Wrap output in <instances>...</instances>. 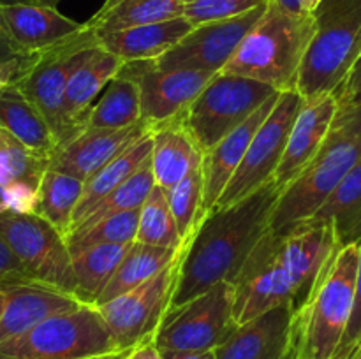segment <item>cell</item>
Wrapping results in <instances>:
<instances>
[{"label":"cell","mask_w":361,"mask_h":359,"mask_svg":"<svg viewBox=\"0 0 361 359\" xmlns=\"http://www.w3.org/2000/svg\"><path fill=\"white\" fill-rule=\"evenodd\" d=\"M123 359H164V354L155 344V338H152V340L143 341V344L136 345L129 352H126Z\"/></svg>","instance_id":"ee69618b"},{"label":"cell","mask_w":361,"mask_h":359,"mask_svg":"<svg viewBox=\"0 0 361 359\" xmlns=\"http://www.w3.org/2000/svg\"><path fill=\"white\" fill-rule=\"evenodd\" d=\"M97 44L95 34L85 25L83 32L69 41L46 51L34 53L25 73L14 83L48 120L59 146L80 134L67 120L63 97L69 77L94 53Z\"/></svg>","instance_id":"ba28073f"},{"label":"cell","mask_w":361,"mask_h":359,"mask_svg":"<svg viewBox=\"0 0 361 359\" xmlns=\"http://www.w3.org/2000/svg\"><path fill=\"white\" fill-rule=\"evenodd\" d=\"M25 56L30 55H25V53L7 37L6 32L0 27V62H11V60H20L25 58Z\"/></svg>","instance_id":"f6af8a7d"},{"label":"cell","mask_w":361,"mask_h":359,"mask_svg":"<svg viewBox=\"0 0 361 359\" xmlns=\"http://www.w3.org/2000/svg\"><path fill=\"white\" fill-rule=\"evenodd\" d=\"M361 245L334 253L293 315L289 359H337L356 303Z\"/></svg>","instance_id":"7a4b0ae2"},{"label":"cell","mask_w":361,"mask_h":359,"mask_svg":"<svg viewBox=\"0 0 361 359\" xmlns=\"http://www.w3.org/2000/svg\"><path fill=\"white\" fill-rule=\"evenodd\" d=\"M136 241L162 248L183 246L166 189L155 185L140 210Z\"/></svg>","instance_id":"d6a6232c"},{"label":"cell","mask_w":361,"mask_h":359,"mask_svg":"<svg viewBox=\"0 0 361 359\" xmlns=\"http://www.w3.org/2000/svg\"><path fill=\"white\" fill-rule=\"evenodd\" d=\"M166 192H168L169 204H171L180 236H182V243L183 246H187L203 222V172H201V168L180 180L171 189H166Z\"/></svg>","instance_id":"8d00e7d4"},{"label":"cell","mask_w":361,"mask_h":359,"mask_svg":"<svg viewBox=\"0 0 361 359\" xmlns=\"http://www.w3.org/2000/svg\"><path fill=\"white\" fill-rule=\"evenodd\" d=\"M361 340V253H360V266H358V284H356V303L353 310L351 322H349L348 333H345L342 347L338 351L337 359H345V355L355 348V345Z\"/></svg>","instance_id":"b9f144b4"},{"label":"cell","mask_w":361,"mask_h":359,"mask_svg":"<svg viewBox=\"0 0 361 359\" xmlns=\"http://www.w3.org/2000/svg\"><path fill=\"white\" fill-rule=\"evenodd\" d=\"M81 305L76 296L44 284L0 287V344L27 333L56 313L71 312Z\"/></svg>","instance_id":"d6986e66"},{"label":"cell","mask_w":361,"mask_h":359,"mask_svg":"<svg viewBox=\"0 0 361 359\" xmlns=\"http://www.w3.org/2000/svg\"><path fill=\"white\" fill-rule=\"evenodd\" d=\"M4 197H6V187L0 183V211H2V208H4Z\"/></svg>","instance_id":"816d5d0a"},{"label":"cell","mask_w":361,"mask_h":359,"mask_svg":"<svg viewBox=\"0 0 361 359\" xmlns=\"http://www.w3.org/2000/svg\"><path fill=\"white\" fill-rule=\"evenodd\" d=\"M155 183L154 171H152L150 158L134 172L130 178H127L126 182L120 187H116L109 196H106L101 203L95 204L90 210V213L85 217L83 224H94V222L102 220V218H108L111 215L123 213V211H133V210H141L143 203L147 201L148 194L154 190ZM78 225V227H80Z\"/></svg>","instance_id":"d590c367"},{"label":"cell","mask_w":361,"mask_h":359,"mask_svg":"<svg viewBox=\"0 0 361 359\" xmlns=\"http://www.w3.org/2000/svg\"><path fill=\"white\" fill-rule=\"evenodd\" d=\"M314 32V14L291 13L268 0L264 13L221 73L256 80L277 92L296 90Z\"/></svg>","instance_id":"3957f363"},{"label":"cell","mask_w":361,"mask_h":359,"mask_svg":"<svg viewBox=\"0 0 361 359\" xmlns=\"http://www.w3.org/2000/svg\"><path fill=\"white\" fill-rule=\"evenodd\" d=\"M32 56L34 55L25 56V58L20 60H11V62H0V92L20 80V76L25 73L28 63H30Z\"/></svg>","instance_id":"7bdbcfd3"},{"label":"cell","mask_w":361,"mask_h":359,"mask_svg":"<svg viewBox=\"0 0 361 359\" xmlns=\"http://www.w3.org/2000/svg\"><path fill=\"white\" fill-rule=\"evenodd\" d=\"M122 65V60L109 53L99 42L94 53L69 77L63 108H66L67 120L78 132L87 129V116L92 106L101 97L109 81L120 73Z\"/></svg>","instance_id":"cb8c5ba5"},{"label":"cell","mask_w":361,"mask_h":359,"mask_svg":"<svg viewBox=\"0 0 361 359\" xmlns=\"http://www.w3.org/2000/svg\"><path fill=\"white\" fill-rule=\"evenodd\" d=\"M302 102L303 97L296 90L279 94L277 102L254 134L242 164L233 175L215 208L231 206L271 182L282 160L289 130L298 116Z\"/></svg>","instance_id":"4fadbf2b"},{"label":"cell","mask_w":361,"mask_h":359,"mask_svg":"<svg viewBox=\"0 0 361 359\" xmlns=\"http://www.w3.org/2000/svg\"><path fill=\"white\" fill-rule=\"evenodd\" d=\"M152 155V130H148L145 136L134 141L129 148L116 155L111 162L99 169L90 180L85 182L83 192H81L80 203H78L76 211H74L71 231L76 229L81 222L85 220L92 208L101 203L106 196L113 192L116 187L122 185L127 178L134 175ZM69 231V232H71Z\"/></svg>","instance_id":"484cf974"},{"label":"cell","mask_w":361,"mask_h":359,"mask_svg":"<svg viewBox=\"0 0 361 359\" xmlns=\"http://www.w3.org/2000/svg\"><path fill=\"white\" fill-rule=\"evenodd\" d=\"M335 97H337L338 108H349V106L361 104V53L358 58H356L355 65L349 70L342 87L335 92Z\"/></svg>","instance_id":"60d3db41"},{"label":"cell","mask_w":361,"mask_h":359,"mask_svg":"<svg viewBox=\"0 0 361 359\" xmlns=\"http://www.w3.org/2000/svg\"><path fill=\"white\" fill-rule=\"evenodd\" d=\"M267 2L268 0H194L183 6V18L196 27L210 21L240 16Z\"/></svg>","instance_id":"74e56055"},{"label":"cell","mask_w":361,"mask_h":359,"mask_svg":"<svg viewBox=\"0 0 361 359\" xmlns=\"http://www.w3.org/2000/svg\"><path fill=\"white\" fill-rule=\"evenodd\" d=\"M309 220L330 224L338 248L361 245V160Z\"/></svg>","instance_id":"4316f807"},{"label":"cell","mask_w":361,"mask_h":359,"mask_svg":"<svg viewBox=\"0 0 361 359\" xmlns=\"http://www.w3.org/2000/svg\"><path fill=\"white\" fill-rule=\"evenodd\" d=\"M182 248L183 246H180V248H162V246L133 241L120 266L116 267L115 275L102 291L101 298L95 303V306L104 305V303L140 287L141 284H145L152 277L161 273L166 266H169Z\"/></svg>","instance_id":"f1b7e54d"},{"label":"cell","mask_w":361,"mask_h":359,"mask_svg":"<svg viewBox=\"0 0 361 359\" xmlns=\"http://www.w3.org/2000/svg\"><path fill=\"white\" fill-rule=\"evenodd\" d=\"M192 28L194 25L187 18L178 16L173 20L157 21V23L109 32L97 37V41L109 53L118 56L123 63L148 62V60H157L159 56L168 53Z\"/></svg>","instance_id":"603a6c76"},{"label":"cell","mask_w":361,"mask_h":359,"mask_svg":"<svg viewBox=\"0 0 361 359\" xmlns=\"http://www.w3.org/2000/svg\"><path fill=\"white\" fill-rule=\"evenodd\" d=\"M295 306L282 305L240 324L215 348L217 359H289Z\"/></svg>","instance_id":"ffe728a7"},{"label":"cell","mask_w":361,"mask_h":359,"mask_svg":"<svg viewBox=\"0 0 361 359\" xmlns=\"http://www.w3.org/2000/svg\"><path fill=\"white\" fill-rule=\"evenodd\" d=\"M233 287L238 324L249 322L282 305H293L296 312L305 303V296L282 252L279 231H268L261 238L233 280Z\"/></svg>","instance_id":"30bf717a"},{"label":"cell","mask_w":361,"mask_h":359,"mask_svg":"<svg viewBox=\"0 0 361 359\" xmlns=\"http://www.w3.org/2000/svg\"><path fill=\"white\" fill-rule=\"evenodd\" d=\"M122 354L97 306L56 313L27 333L0 344V359H85Z\"/></svg>","instance_id":"8992f818"},{"label":"cell","mask_w":361,"mask_h":359,"mask_svg":"<svg viewBox=\"0 0 361 359\" xmlns=\"http://www.w3.org/2000/svg\"><path fill=\"white\" fill-rule=\"evenodd\" d=\"M337 113L338 102L335 94L303 99L298 116L289 130L282 160L271 178L282 189H286L319 151L330 134Z\"/></svg>","instance_id":"e0dca14e"},{"label":"cell","mask_w":361,"mask_h":359,"mask_svg":"<svg viewBox=\"0 0 361 359\" xmlns=\"http://www.w3.org/2000/svg\"><path fill=\"white\" fill-rule=\"evenodd\" d=\"M148 130L152 127L145 122L123 129H85L53 151L49 168L87 182Z\"/></svg>","instance_id":"2e32d148"},{"label":"cell","mask_w":361,"mask_h":359,"mask_svg":"<svg viewBox=\"0 0 361 359\" xmlns=\"http://www.w3.org/2000/svg\"><path fill=\"white\" fill-rule=\"evenodd\" d=\"M85 182L49 168L39 185L37 215L55 225L67 238Z\"/></svg>","instance_id":"1f68e13d"},{"label":"cell","mask_w":361,"mask_h":359,"mask_svg":"<svg viewBox=\"0 0 361 359\" xmlns=\"http://www.w3.org/2000/svg\"><path fill=\"white\" fill-rule=\"evenodd\" d=\"M106 2H111V0H106Z\"/></svg>","instance_id":"11a10c76"},{"label":"cell","mask_w":361,"mask_h":359,"mask_svg":"<svg viewBox=\"0 0 361 359\" xmlns=\"http://www.w3.org/2000/svg\"><path fill=\"white\" fill-rule=\"evenodd\" d=\"M238 326L235 287L231 282H219L183 305L169 308L155 344L162 352L215 351Z\"/></svg>","instance_id":"9c48e42d"},{"label":"cell","mask_w":361,"mask_h":359,"mask_svg":"<svg viewBox=\"0 0 361 359\" xmlns=\"http://www.w3.org/2000/svg\"><path fill=\"white\" fill-rule=\"evenodd\" d=\"M137 224L140 210L123 211L94 224L80 225L67 234L71 256L95 245H129L136 241Z\"/></svg>","instance_id":"e575fe53"},{"label":"cell","mask_w":361,"mask_h":359,"mask_svg":"<svg viewBox=\"0 0 361 359\" xmlns=\"http://www.w3.org/2000/svg\"><path fill=\"white\" fill-rule=\"evenodd\" d=\"M0 27L25 53L46 51L83 32L85 23L63 16L56 7L41 4H0Z\"/></svg>","instance_id":"ac0fdd59"},{"label":"cell","mask_w":361,"mask_h":359,"mask_svg":"<svg viewBox=\"0 0 361 359\" xmlns=\"http://www.w3.org/2000/svg\"><path fill=\"white\" fill-rule=\"evenodd\" d=\"M345 359H361V340L355 345V348L345 355Z\"/></svg>","instance_id":"681fc988"},{"label":"cell","mask_w":361,"mask_h":359,"mask_svg":"<svg viewBox=\"0 0 361 359\" xmlns=\"http://www.w3.org/2000/svg\"><path fill=\"white\" fill-rule=\"evenodd\" d=\"M275 94L279 92L270 84L217 73L180 120L201 150L208 151L243 125Z\"/></svg>","instance_id":"52a82bcc"},{"label":"cell","mask_w":361,"mask_h":359,"mask_svg":"<svg viewBox=\"0 0 361 359\" xmlns=\"http://www.w3.org/2000/svg\"><path fill=\"white\" fill-rule=\"evenodd\" d=\"M0 129L49 158L59 146L48 120L14 83L0 92Z\"/></svg>","instance_id":"d4e9b609"},{"label":"cell","mask_w":361,"mask_h":359,"mask_svg":"<svg viewBox=\"0 0 361 359\" xmlns=\"http://www.w3.org/2000/svg\"><path fill=\"white\" fill-rule=\"evenodd\" d=\"M32 0H0V4H30Z\"/></svg>","instance_id":"f5cc1de1"},{"label":"cell","mask_w":361,"mask_h":359,"mask_svg":"<svg viewBox=\"0 0 361 359\" xmlns=\"http://www.w3.org/2000/svg\"><path fill=\"white\" fill-rule=\"evenodd\" d=\"M0 234L35 282L74 296L73 256L55 225L37 213L0 211Z\"/></svg>","instance_id":"7c38bea8"},{"label":"cell","mask_w":361,"mask_h":359,"mask_svg":"<svg viewBox=\"0 0 361 359\" xmlns=\"http://www.w3.org/2000/svg\"><path fill=\"white\" fill-rule=\"evenodd\" d=\"M361 160V104L338 108L330 134L307 168L282 190L270 231L305 222Z\"/></svg>","instance_id":"277c9868"},{"label":"cell","mask_w":361,"mask_h":359,"mask_svg":"<svg viewBox=\"0 0 361 359\" xmlns=\"http://www.w3.org/2000/svg\"><path fill=\"white\" fill-rule=\"evenodd\" d=\"M180 2H183V4H189V2H194V0H180Z\"/></svg>","instance_id":"db71d44e"},{"label":"cell","mask_w":361,"mask_h":359,"mask_svg":"<svg viewBox=\"0 0 361 359\" xmlns=\"http://www.w3.org/2000/svg\"><path fill=\"white\" fill-rule=\"evenodd\" d=\"M21 284H39V282L32 278L27 267L14 256L11 246L7 245V241L0 234V287Z\"/></svg>","instance_id":"f35d334b"},{"label":"cell","mask_w":361,"mask_h":359,"mask_svg":"<svg viewBox=\"0 0 361 359\" xmlns=\"http://www.w3.org/2000/svg\"><path fill=\"white\" fill-rule=\"evenodd\" d=\"M282 187L274 180L245 199L215 208L204 217L189 245L183 248L182 270L171 308L196 298L219 282H231L250 252L270 231V218Z\"/></svg>","instance_id":"6da1fadb"},{"label":"cell","mask_w":361,"mask_h":359,"mask_svg":"<svg viewBox=\"0 0 361 359\" xmlns=\"http://www.w3.org/2000/svg\"><path fill=\"white\" fill-rule=\"evenodd\" d=\"M122 76L140 88L141 120L150 127L178 118L215 76L207 70H164L148 62H126Z\"/></svg>","instance_id":"9a60e30c"},{"label":"cell","mask_w":361,"mask_h":359,"mask_svg":"<svg viewBox=\"0 0 361 359\" xmlns=\"http://www.w3.org/2000/svg\"><path fill=\"white\" fill-rule=\"evenodd\" d=\"M183 248L161 273L140 287L97 306L118 352L126 354L136 345L155 338L166 313L171 308L173 294L182 270Z\"/></svg>","instance_id":"8fae6325"},{"label":"cell","mask_w":361,"mask_h":359,"mask_svg":"<svg viewBox=\"0 0 361 359\" xmlns=\"http://www.w3.org/2000/svg\"><path fill=\"white\" fill-rule=\"evenodd\" d=\"M314 16L316 32L296 83L303 99L335 94L361 53V0H323Z\"/></svg>","instance_id":"5b68a950"},{"label":"cell","mask_w":361,"mask_h":359,"mask_svg":"<svg viewBox=\"0 0 361 359\" xmlns=\"http://www.w3.org/2000/svg\"><path fill=\"white\" fill-rule=\"evenodd\" d=\"M183 6L180 0H111L104 2L85 25L95 37H101L109 32L183 16Z\"/></svg>","instance_id":"83f0119b"},{"label":"cell","mask_w":361,"mask_h":359,"mask_svg":"<svg viewBox=\"0 0 361 359\" xmlns=\"http://www.w3.org/2000/svg\"><path fill=\"white\" fill-rule=\"evenodd\" d=\"M204 151L185 129L182 120L173 118L152 127L150 164L155 183L162 189H171L203 165Z\"/></svg>","instance_id":"7402d4cb"},{"label":"cell","mask_w":361,"mask_h":359,"mask_svg":"<svg viewBox=\"0 0 361 359\" xmlns=\"http://www.w3.org/2000/svg\"><path fill=\"white\" fill-rule=\"evenodd\" d=\"M34 4H41V6H49V7H56L62 0H32Z\"/></svg>","instance_id":"f907efd6"},{"label":"cell","mask_w":361,"mask_h":359,"mask_svg":"<svg viewBox=\"0 0 361 359\" xmlns=\"http://www.w3.org/2000/svg\"><path fill=\"white\" fill-rule=\"evenodd\" d=\"M267 4L229 20L196 25L178 44L154 60V65L164 70L221 73L229 58L235 55L247 32L264 13Z\"/></svg>","instance_id":"5bb4252c"},{"label":"cell","mask_w":361,"mask_h":359,"mask_svg":"<svg viewBox=\"0 0 361 359\" xmlns=\"http://www.w3.org/2000/svg\"><path fill=\"white\" fill-rule=\"evenodd\" d=\"M39 189L27 183H13L6 187L2 211L11 213H37Z\"/></svg>","instance_id":"ab89813d"},{"label":"cell","mask_w":361,"mask_h":359,"mask_svg":"<svg viewBox=\"0 0 361 359\" xmlns=\"http://www.w3.org/2000/svg\"><path fill=\"white\" fill-rule=\"evenodd\" d=\"M164 359H217L215 351H203V352H162Z\"/></svg>","instance_id":"bcb514c9"},{"label":"cell","mask_w":361,"mask_h":359,"mask_svg":"<svg viewBox=\"0 0 361 359\" xmlns=\"http://www.w3.org/2000/svg\"><path fill=\"white\" fill-rule=\"evenodd\" d=\"M274 2L279 4L281 7H284V9L291 11V13H303V11L300 9L298 0H274Z\"/></svg>","instance_id":"c3c4849f"},{"label":"cell","mask_w":361,"mask_h":359,"mask_svg":"<svg viewBox=\"0 0 361 359\" xmlns=\"http://www.w3.org/2000/svg\"><path fill=\"white\" fill-rule=\"evenodd\" d=\"M279 94H275L270 101L264 102L243 125L233 130L228 137L219 141L214 148L204 151L203 165H201V172H203V220L217 206L222 192L231 182L238 165L242 164L254 134L257 132L261 123L267 120L271 108L277 102Z\"/></svg>","instance_id":"44dd1931"},{"label":"cell","mask_w":361,"mask_h":359,"mask_svg":"<svg viewBox=\"0 0 361 359\" xmlns=\"http://www.w3.org/2000/svg\"><path fill=\"white\" fill-rule=\"evenodd\" d=\"M141 120L140 88L136 81L116 74L87 116V129H123Z\"/></svg>","instance_id":"4dcf8cb0"},{"label":"cell","mask_w":361,"mask_h":359,"mask_svg":"<svg viewBox=\"0 0 361 359\" xmlns=\"http://www.w3.org/2000/svg\"><path fill=\"white\" fill-rule=\"evenodd\" d=\"M129 245H95L73 253V271L76 280L74 296L83 305H94L109 284L126 257Z\"/></svg>","instance_id":"f546056e"},{"label":"cell","mask_w":361,"mask_h":359,"mask_svg":"<svg viewBox=\"0 0 361 359\" xmlns=\"http://www.w3.org/2000/svg\"><path fill=\"white\" fill-rule=\"evenodd\" d=\"M300 9L307 14H314L317 11V7L323 4V0H298Z\"/></svg>","instance_id":"7dc6e473"},{"label":"cell","mask_w":361,"mask_h":359,"mask_svg":"<svg viewBox=\"0 0 361 359\" xmlns=\"http://www.w3.org/2000/svg\"><path fill=\"white\" fill-rule=\"evenodd\" d=\"M49 169V157L32 150L27 144L0 129V183H27L39 189L44 172Z\"/></svg>","instance_id":"836d02e7"}]
</instances>
